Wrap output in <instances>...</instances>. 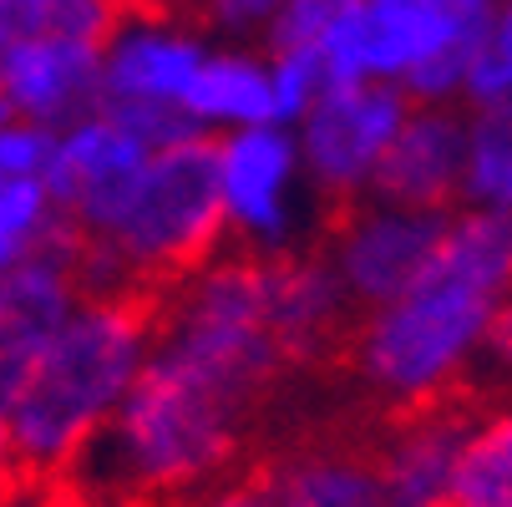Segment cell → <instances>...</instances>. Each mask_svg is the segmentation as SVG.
I'll use <instances>...</instances> for the list:
<instances>
[{
	"instance_id": "1",
	"label": "cell",
	"mask_w": 512,
	"mask_h": 507,
	"mask_svg": "<svg viewBox=\"0 0 512 507\" xmlns=\"http://www.w3.org/2000/svg\"><path fill=\"white\" fill-rule=\"evenodd\" d=\"M512 300V219L452 208L431 259L391 300L355 310L345 366L386 411L457 401L477 376L482 340Z\"/></svg>"
},
{
	"instance_id": "2",
	"label": "cell",
	"mask_w": 512,
	"mask_h": 507,
	"mask_svg": "<svg viewBox=\"0 0 512 507\" xmlns=\"http://www.w3.org/2000/svg\"><path fill=\"white\" fill-rule=\"evenodd\" d=\"M259 411L254 396L153 340L142 376L61 482L82 507H173L239 472Z\"/></svg>"
},
{
	"instance_id": "3",
	"label": "cell",
	"mask_w": 512,
	"mask_h": 507,
	"mask_svg": "<svg viewBox=\"0 0 512 507\" xmlns=\"http://www.w3.org/2000/svg\"><path fill=\"white\" fill-rule=\"evenodd\" d=\"M158 335L148 289H82L0 401V426L21 477L61 482L142 376Z\"/></svg>"
},
{
	"instance_id": "4",
	"label": "cell",
	"mask_w": 512,
	"mask_h": 507,
	"mask_svg": "<svg viewBox=\"0 0 512 507\" xmlns=\"http://www.w3.org/2000/svg\"><path fill=\"white\" fill-rule=\"evenodd\" d=\"M224 239V208L213 183V137L188 132L142 158V168L112 193V203L77 234L82 289H148L183 279Z\"/></svg>"
},
{
	"instance_id": "5",
	"label": "cell",
	"mask_w": 512,
	"mask_h": 507,
	"mask_svg": "<svg viewBox=\"0 0 512 507\" xmlns=\"http://www.w3.org/2000/svg\"><path fill=\"white\" fill-rule=\"evenodd\" d=\"M213 183L224 208V239L239 254L274 259L320 244L325 203L305 178L295 127L259 122L213 137Z\"/></svg>"
},
{
	"instance_id": "6",
	"label": "cell",
	"mask_w": 512,
	"mask_h": 507,
	"mask_svg": "<svg viewBox=\"0 0 512 507\" xmlns=\"http://www.w3.org/2000/svg\"><path fill=\"white\" fill-rule=\"evenodd\" d=\"M208 41L213 36L193 16H173V11H153V6L127 0L102 36L97 102L127 112L158 142L188 137L193 127L183 117V97H188V82Z\"/></svg>"
},
{
	"instance_id": "7",
	"label": "cell",
	"mask_w": 512,
	"mask_h": 507,
	"mask_svg": "<svg viewBox=\"0 0 512 507\" xmlns=\"http://www.w3.org/2000/svg\"><path fill=\"white\" fill-rule=\"evenodd\" d=\"M487 11L472 0H421V6H376L350 0L340 21L315 41L325 82H391L406 87L421 66L442 56H472Z\"/></svg>"
},
{
	"instance_id": "8",
	"label": "cell",
	"mask_w": 512,
	"mask_h": 507,
	"mask_svg": "<svg viewBox=\"0 0 512 507\" xmlns=\"http://www.w3.org/2000/svg\"><path fill=\"white\" fill-rule=\"evenodd\" d=\"M411 97L391 82H330L295 122V148L310 188L335 213L355 198H371L386 148L396 142Z\"/></svg>"
},
{
	"instance_id": "9",
	"label": "cell",
	"mask_w": 512,
	"mask_h": 507,
	"mask_svg": "<svg viewBox=\"0 0 512 507\" xmlns=\"http://www.w3.org/2000/svg\"><path fill=\"white\" fill-rule=\"evenodd\" d=\"M442 229H447V213L406 208L371 193L330 213V229L320 234V254L335 269L350 310H371L416 279Z\"/></svg>"
},
{
	"instance_id": "10",
	"label": "cell",
	"mask_w": 512,
	"mask_h": 507,
	"mask_svg": "<svg viewBox=\"0 0 512 507\" xmlns=\"http://www.w3.org/2000/svg\"><path fill=\"white\" fill-rule=\"evenodd\" d=\"M153 148H158V137L142 122H132L127 112L107 107V102H97L82 117L56 127L46 188H51V198L61 208L71 239L112 203V193L142 168V158H148Z\"/></svg>"
},
{
	"instance_id": "11",
	"label": "cell",
	"mask_w": 512,
	"mask_h": 507,
	"mask_svg": "<svg viewBox=\"0 0 512 507\" xmlns=\"http://www.w3.org/2000/svg\"><path fill=\"white\" fill-rule=\"evenodd\" d=\"M467 426H472V406L462 401L391 411V426L376 437V447H365L381 502L386 507H447Z\"/></svg>"
},
{
	"instance_id": "12",
	"label": "cell",
	"mask_w": 512,
	"mask_h": 507,
	"mask_svg": "<svg viewBox=\"0 0 512 507\" xmlns=\"http://www.w3.org/2000/svg\"><path fill=\"white\" fill-rule=\"evenodd\" d=\"M102 41L87 36H26L0 51V102L16 117L61 127L97 107Z\"/></svg>"
},
{
	"instance_id": "13",
	"label": "cell",
	"mask_w": 512,
	"mask_h": 507,
	"mask_svg": "<svg viewBox=\"0 0 512 507\" xmlns=\"http://www.w3.org/2000/svg\"><path fill=\"white\" fill-rule=\"evenodd\" d=\"M264 305H269V325L279 345L295 360V371L315 366L335 345H345V330L355 320L320 244L264 259Z\"/></svg>"
},
{
	"instance_id": "14",
	"label": "cell",
	"mask_w": 512,
	"mask_h": 507,
	"mask_svg": "<svg viewBox=\"0 0 512 507\" xmlns=\"http://www.w3.org/2000/svg\"><path fill=\"white\" fill-rule=\"evenodd\" d=\"M462 153H467V107L457 102H411L386 163L376 173V198L406 208L452 213L462 188Z\"/></svg>"
},
{
	"instance_id": "15",
	"label": "cell",
	"mask_w": 512,
	"mask_h": 507,
	"mask_svg": "<svg viewBox=\"0 0 512 507\" xmlns=\"http://www.w3.org/2000/svg\"><path fill=\"white\" fill-rule=\"evenodd\" d=\"M71 254H77V244L36 249L0 279V401L11 396V386L31 366L41 340L61 325V315L82 300V279Z\"/></svg>"
},
{
	"instance_id": "16",
	"label": "cell",
	"mask_w": 512,
	"mask_h": 507,
	"mask_svg": "<svg viewBox=\"0 0 512 507\" xmlns=\"http://www.w3.org/2000/svg\"><path fill=\"white\" fill-rule=\"evenodd\" d=\"M183 117L203 137L274 122L269 51L264 46H244V41H208L193 82H188V97H183Z\"/></svg>"
},
{
	"instance_id": "17",
	"label": "cell",
	"mask_w": 512,
	"mask_h": 507,
	"mask_svg": "<svg viewBox=\"0 0 512 507\" xmlns=\"http://www.w3.org/2000/svg\"><path fill=\"white\" fill-rule=\"evenodd\" d=\"M269 507H386L371 452L350 442H300L259 467Z\"/></svg>"
},
{
	"instance_id": "18",
	"label": "cell",
	"mask_w": 512,
	"mask_h": 507,
	"mask_svg": "<svg viewBox=\"0 0 512 507\" xmlns=\"http://www.w3.org/2000/svg\"><path fill=\"white\" fill-rule=\"evenodd\" d=\"M447 507H512V396L472 411Z\"/></svg>"
},
{
	"instance_id": "19",
	"label": "cell",
	"mask_w": 512,
	"mask_h": 507,
	"mask_svg": "<svg viewBox=\"0 0 512 507\" xmlns=\"http://www.w3.org/2000/svg\"><path fill=\"white\" fill-rule=\"evenodd\" d=\"M457 208H482V213L512 219V117H472L467 112Z\"/></svg>"
},
{
	"instance_id": "20",
	"label": "cell",
	"mask_w": 512,
	"mask_h": 507,
	"mask_svg": "<svg viewBox=\"0 0 512 507\" xmlns=\"http://www.w3.org/2000/svg\"><path fill=\"white\" fill-rule=\"evenodd\" d=\"M462 107L472 117H512V0L492 6L477 26Z\"/></svg>"
},
{
	"instance_id": "21",
	"label": "cell",
	"mask_w": 512,
	"mask_h": 507,
	"mask_svg": "<svg viewBox=\"0 0 512 507\" xmlns=\"http://www.w3.org/2000/svg\"><path fill=\"white\" fill-rule=\"evenodd\" d=\"M127 0H0V46L26 36H87L102 41Z\"/></svg>"
},
{
	"instance_id": "22",
	"label": "cell",
	"mask_w": 512,
	"mask_h": 507,
	"mask_svg": "<svg viewBox=\"0 0 512 507\" xmlns=\"http://www.w3.org/2000/svg\"><path fill=\"white\" fill-rule=\"evenodd\" d=\"M325 87L330 82H325L315 51H269V102H274L279 127H295Z\"/></svg>"
},
{
	"instance_id": "23",
	"label": "cell",
	"mask_w": 512,
	"mask_h": 507,
	"mask_svg": "<svg viewBox=\"0 0 512 507\" xmlns=\"http://www.w3.org/2000/svg\"><path fill=\"white\" fill-rule=\"evenodd\" d=\"M284 0H203L193 11V21L213 36V41H244V46H264L274 16Z\"/></svg>"
},
{
	"instance_id": "24",
	"label": "cell",
	"mask_w": 512,
	"mask_h": 507,
	"mask_svg": "<svg viewBox=\"0 0 512 507\" xmlns=\"http://www.w3.org/2000/svg\"><path fill=\"white\" fill-rule=\"evenodd\" d=\"M345 6L350 0H284L264 36V51H315V41L340 21Z\"/></svg>"
},
{
	"instance_id": "25",
	"label": "cell",
	"mask_w": 512,
	"mask_h": 507,
	"mask_svg": "<svg viewBox=\"0 0 512 507\" xmlns=\"http://www.w3.org/2000/svg\"><path fill=\"white\" fill-rule=\"evenodd\" d=\"M173 507H269V497H264V477L259 472H229V477L208 482L203 492H193V497H183Z\"/></svg>"
},
{
	"instance_id": "26",
	"label": "cell",
	"mask_w": 512,
	"mask_h": 507,
	"mask_svg": "<svg viewBox=\"0 0 512 507\" xmlns=\"http://www.w3.org/2000/svg\"><path fill=\"white\" fill-rule=\"evenodd\" d=\"M477 376L482 381H497L507 396H512V300L497 310L487 340H482V355H477Z\"/></svg>"
},
{
	"instance_id": "27",
	"label": "cell",
	"mask_w": 512,
	"mask_h": 507,
	"mask_svg": "<svg viewBox=\"0 0 512 507\" xmlns=\"http://www.w3.org/2000/svg\"><path fill=\"white\" fill-rule=\"evenodd\" d=\"M21 487V467H16V452L6 442V426H0V507H6V497Z\"/></svg>"
},
{
	"instance_id": "28",
	"label": "cell",
	"mask_w": 512,
	"mask_h": 507,
	"mask_svg": "<svg viewBox=\"0 0 512 507\" xmlns=\"http://www.w3.org/2000/svg\"><path fill=\"white\" fill-rule=\"evenodd\" d=\"M376 6H421V0H376Z\"/></svg>"
},
{
	"instance_id": "29",
	"label": "cell",
	"mask_w": 512,
	"mask_h": 507,
	"mask_svg": "<svg viewBox=\"0 0 512 507\" xmlns=\"http://www.w3.org/2000/svg\"><path fill=\"white\" fill-rule=\"evenodd\" d=\"M472 6H477V11H492V6H502V0H472Z\"/></svg>"
},
{
	"instance_id": "30",
	"label": "cell",
	"mask_w": 512,
	"mask_h": 507,
	"mask_svg": "<svg viewBox=\"0 0 512 507\" xmlns=\"http://www.w3.org/2000/svg\"><path fill=\"white\" fill-rule=\"evenodd\" d=\"M0 51H6V46H0Z\"/></svg>"
}]
</instances>
